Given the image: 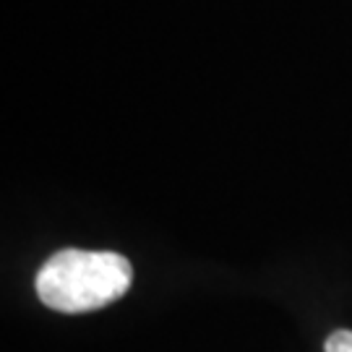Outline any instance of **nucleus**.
I'll return each instance as SVG.
<instances>
[{"label": "nucleus", "mask_w": 352, "mask_h": 352, "mask_svg": "<svg viewBox=\"0 0 352 352\" xmlns=\"http://www.w3.org/2000/svg\"><path fill=\"white\" fill-rule=\"evenodd\" d=\"M324 352H352V331L350 329H340L327 340Z\"/></svg>", "instance_id": "2"}, {"label": "nucleus", "mask_w": 352, "mask_h": 352, "mask_svg": "<svg viewBox=\"0 0 352 352\" xmlns=\"http://www.w3.org/2000/svg\"><path fill=\"white\" fill-rule=\"evenodd\" d=\"M133 282V266L113 251L65 248L50 256L37 274V295L52 311L87 314L120 300Z\"/></svg>", "instance_id": "1"}]
</instances>
